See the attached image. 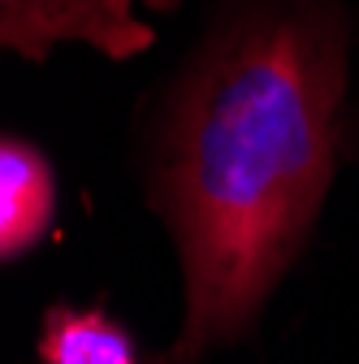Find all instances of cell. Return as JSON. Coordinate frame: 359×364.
Returning <instances> with one entry per match:
<instances>
[{"mask_svg":"<svg viewBox=\"0 0 359 364\" xmlns=\"http://www.w3.org/2000/svg\"><path fill=\"white\" fill-rule=\"evenodd\" d=\"M342 87V31L311 5L243 22L195 70L165 169L187 273L177 360L234 338L294 260L333 173Z\"/></svg>","mask_w":359,"mask_h":364,"instance_id":"obj_1","label":"cell"},{"mask_svg":"<svg viewBox=\"0 0 359 364\" xmlns=\"http://www.w3.org/2000/svg\"><path fill=\"white\" fill-rule=\"evenodd\" d=\"M48 364H134L130 338L96 312H57L43 330Z\"/></svg>","mask_w":359,"mask_h":364,"instance_id":"obj_4","label":"cell"},{"mask_svg":"<svg viewBox=\"0 0 359 364\" xmlns=\"http://www.w3.org/2000/svg\"><path fill=\"white\" fill-rule=\"evenodd\" d=\"M53 221V173L18 139H0V260L26 252Z\"/></svg>","mask_w":359,"mask_h":364,"instance_id":"obj_3","label":"cell"},{"mask_svg":"<svg viewBox=\"0 0 359 364\" xmlns=\"http://www.w3.org/2000/svg\"><path fill=\"white\" fill-rule=\"evenodd\" d=\"M177 0H0V53L43 57L57 43H92L104 57H134L152 43L139 9Z\"/></svg>","mask_w":359,"mask_h":364,"instance_id":"obj_2","label":"cell"}]
</instances>
